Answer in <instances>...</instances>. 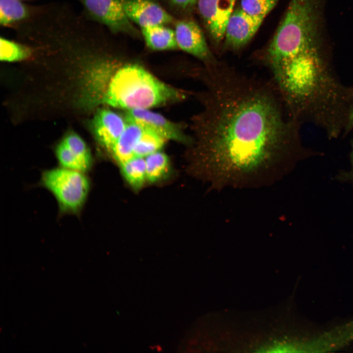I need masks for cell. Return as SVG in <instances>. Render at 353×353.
Wrapping results in <instances>:
<instances>
[{
  "label": "cell",
  "instance_id": "6da1fadb",
  "mask_svg": "<svg viewBox=\"0 0 353 353\" xmlns=\"http://www.w3.org/2000/svg\"><path fill=\"white\" fill-rule=\"evenodd\" d=\"M198 119L199 165L216 186L253 180L278 169L299 148V122L269 79L214 62L203 75Z\"/></svg>",
  "mask_w": 353,
  "mask_h": 353
},
{
  "label": "cell",
  "instance_id": "7a4b0ae2",
  "mask_svg": "<svg viewBox=\"0 0 353 353\" xmlns=\"http://www.w3.org/2000/svg\"><path fill=\"white\" fill-rule=\"evenodd\" d=\"M185 97L180 91L161 81L141 66L119 65L110 76L101 102L127 110L149 109Z\"/></svg>",
  "mask_w": 353,
  "mask_h": 353
},
{
  "label": "cell",
  "instance_id": "3957f363",
  "mask_svg": "<svg viewBox=\"0 0 353 353\" xmlns=\"http://www.w3.org/2000/svg\"><path fill=\"white\" fill-rule=\"evenodd\" d=\"M321 0H291L262 60L274 61L311 50L320 43Z\"/></svg>",
  "mask_w": 353,
  "mask_h": 353
},
{
  "label": "cell",
  "instance_id": "277c9868",
  "mask_svg": "<svg viewBox=\"0 0 353 353\" xmlns=\"http://www.w3.org/2000/svg\"><path fill=\"white\" fill-rule=\"evenodd\" d=\"M40 183L55 197L62 213L78 214L90 189L84 172L62 167L44 171Z\"/></svg>",
  "mask_w": 353,
  "mask_h": 353
},
{
  "label": "cell",
  "instance_id": "5b68a950",
  "mask_svg": "<svg viewBox=\"0 0 353 353\" xmlns=\"http://www.w3.org/2000/svg\"><path fill=\"white\" fill-rule=\"evenodd\" d=\"M87 19L102 24L112 33L137 35L138 31L127 16L122 0H78Z\"/></svg>",
  "mask_w": 353,
  "mask_h": 353
},
{
  "label": "cell",
  "instance_id": "8992f818",
  "mask_svg": "<svg viewBox=\"0 0 353 353\" xmlns=\"http://www.w3.org/2000/svg\"><path fill=\"white\" fill-rule=\"evenodd\" d=\"M125 119L134 122L143 130L152 131L167 140L184 143L190 142L179 126L169 121L161 115L148 109L129 110Z\"/></svg>",
  "mask_w": 353,
  "mask_h": 353
},
{
  "label": "cell",
  "instance_id": "52a82bcc",
  "mask_svg": "<svg viewBox=\"0 0 353 353\" xmlns=\"http://www.w3.org/2000/svg\"><path fill=\"white\" fill-rule=\"evenodd\" d=\"M236 0H198V6L213 38L217 42L225 37L226 26Z\"/></svg>",
  "mask_w": 353,
  "mask_h": 353
},
{
  "label": "cell",
  "instance_id": "ba28073f",
  "mask_svg": "<svg viewBox=\"0 0 353 353\" xmlns=\"http://www.w3.org/2000/svg\"><path fill=\"white\" fill-rule=\"evenodd\" d=\"M175 34L178 48L183 51L206 61L214 62L203 32L194 21L182 20L176 24Z\"/></svg>",
  "mask_w": 353,
  "mask_h": 353
},
{
  "label": "cell",
  "instance_id": "9c48e42d",
  "mask_svg": "<svg viewBox=\"0 0 353 353\" xmlns=\"http://www.w3.org/2000/svg\"><path fill=\"white\" fill-rule=\"evenodd\" d=\"M129 20L141 28L168 24L172 17L162 7L150 0H122Z\"/></svg>",
  "mask_w": 353,
  "mask_h": 353
},
{
  "label": "cell",
  "instance_id": "30bf717a",
  "mask_svg": "<svg viewBox=\"0 0 353 353\" xmlns=\"http://www.w3.org/2000/svg\"><path fill=\"white\" fill-rule=\"evenodd\" d=\"M262 22L240 8L233 10L226 26L224 37L226 44L233 49L243 47L254 36Z\"/></svg>",
  "mask_w": 353,
  "mask_h": 353
},
{
  "label": "cell",
  "instance_id": "8fae6325",
  "mask_svg": "<svg viewBox=\"0 0 353 353\" xmlns=\"http://www.w3.org/2000/svg\"><path fill=\"white\" fill-rule=\"evenodd\" d=\"M126 121L109 109H102L96 114L93 126L100 144L109 152L122 134Z\"/></svg>",
  "mask_w": 353,
  "mask_h": 353
},
{
  "label": "cell",
  "instance_id": "7c38bea8",
  "mask_svg": "<svg viewBox=\"0 0 353 353\" xmlns=\"http://www.w3.org/2000/svg\"><path fill=\"white\" fill-rule=\"evenodd\" d=\"M126 121L123 132L110 151L118 164L134 156L135 147L143 132V129L137 124Z\"/></svg>",
  "mask_w": 353,
  "mask_h": 353
},
{
  "label": "cell",
  "instance_id": "4fadbf2b",
  "mask_svg": "<svg viewBox=\"0 0 353 353\" xmlns=\"http://www.w3.org/2000/svg\"><path fill=\"white\" fill-rule=\"evenodd\" d=\"M141 29L146 45L153 50H170L178 48L175 31L163 25H152Z\"/></svg>",
  "mask_w": 353,
  "mask_h": 353
},
{
  "label": "cell",
  "instance_id": "5bb4252c",
  "mask_svg": "<svg viewBox=\"0 0 353 353\" xmlns=\"http://www.w3.org/2000/svg\"><path fill=\"white\" fill-rule=\"evenodd\" d=\"M31 6L21 0H0V24L3 26H13L26 20L30 16Z\"/></svg>",
  "mask_w": 353,
  "mask_h": 353
},
{
  "label": "cell",
  "instance_id": "9a60e30c",
  "mask_svg": "<svg viewBox=\"0 0 353 353\" xmlns=\"http://www.w3.org/2000/svg\"><path fill=\"white\" fill-rule=\"evenodd\" d=\"M126 180L135 190L140 189L147 180L144 157L133 156L119 164Z\"/></svg>",
  "mask_w": 353,
  "mask_h": 353
},
{
  "label": "cell",
  "instance_id": "2e32d148",
  "mask_svg": "<svg viewBox=\"0 0 353 353\" xmlns=\"http://www.w3.org/2000/svg\"><path fill=\"white\" fill-rule=\"evenodd\" d=\"M144 158L147 180L157 182L167 175L169 170V160L165 153L158 151Z\"/></svg>",
  "mask_w": 353,
  "mask_h": 353
},
{
  "label": "cell",
  "instance_id": "e0dca14e",
  "mask_svg": "<svg viewBox=\"0 0 353 353\" xmlns=\"http://www.w3.org/2000/svg\"><path fill=\"white\" fill-rule=\"evenodd\" d=\"M1 60L14 62L26 59L32 53L29 46L20 41H14L1 37L0 38Z\"/></svg>",
  "mask_w": 353,
  "mask_h": 353
},
{
  "label": "cell",
  "instance_id": "ac0fdd59",
  "mask_svg": "<svg viewBox=\"0 0 353 353\" xmlns=\"http://www.w3.org/2000/svg\"><path fill=\"white\" fill-rule=\"evenodd\" d=\"M166 141L156 133L143 129L142 135L135 147L134 156L145 157L159 151Z\"/></svg>",
  "mask_w": 353,
  "mask_h": 353
},
{
  "label": "cell",
  "instance_id": "d6986e66",
  "mask_svg": "<svg viewBox=\"0 0 353 353\" xmlns=\"http://www.w3.org/2000/svg\"><path fill=\"white\" fill-rule=\"evenodd\" d=\"M62 142L79 160L83 165L85 172L89 171L92 165V156L89 149L82 138L77 134L72 133L65 137Z\"/></svg>",
  "mask_w": 353,
  "mask_h": 353
},
{
  "label": "cell",
  "instance_id": "ffe728a7",
  "mask_svg": "<svg viewBox=\"0 0 353 353\" xmlns=\"http://www.w3.org/2000/svg\"><path fill=\"white\" fill-rule=\"evenodd\" d=\"M278 0H241L240 8L250 16L263 21Z\"/></svg>",
  "mask_w": 353,
  "mask_h": 353
},
{
  "label": "cell",
  "instance_id": "44dd1931",
  "mask_svg": "<svg viewBox=\"0 0 353 353\" xmlns=\"http://www.w3.org/2000/svg\"><path fill=\"white\" fill-rule=\"evenodd\" d=\"M55 152L61 167L85 173L82 164L63 142L57 147Z\"/></svg>",
  "mask_w": 353,
  "mask_h": 353
},
{
  "label": "cell",
  "instance_id": "7402d4cb",
  "mask_svg": "<svg viewBox=\"0 0 353 353\" xmlns=\"http://www.w3.org/2000/svg\"><path fill=\"white\" fill-rule=\"evenodd\" d=\"M171 1L177 6L185 8L193 5L198 2V0H171Z\"/></svg>",
  "mask_w": 353,
  "mask_h": 353
},
{
  "label": "cell",
  "instance_id": "603a6c76",
  "mask_svg": "<svg viewBox=\"0 0 353 353\" xmlns=\"http://www.w3.org/2000/svg\"><path fill=\"white\" fill-rule=\"evenodd\" d=\"M344 129L347 132L353 129V102L348 114Z\"/></svg>",
  "mask_w": 353,
  "mask_h": 353
},
{
  "label": "cell",
  "instance_id": "cb8c5ba5",
  "mask_svg": "<svg viewBox=\"0 0 353 353\" xmlns=\"http://www.w3.org/2000/svg\"><path fill=\"white\" fill-rule=\"evenodd\" d=\"M352 159L353 165V151H352Z\"/></svg>",
  "mask_w": 353,
  "mask_h": 353
},
{
  "label": "cell",
  "instance_id": "d4e9b609",
  "mask_svg": "<svg viewBox=\"0 0 353 353\" xmlns=\"http://www.w3.org/2000/svg\"></svg>",
  "mask_w": 353,
  "mask_h": 353
}]
</instances>
